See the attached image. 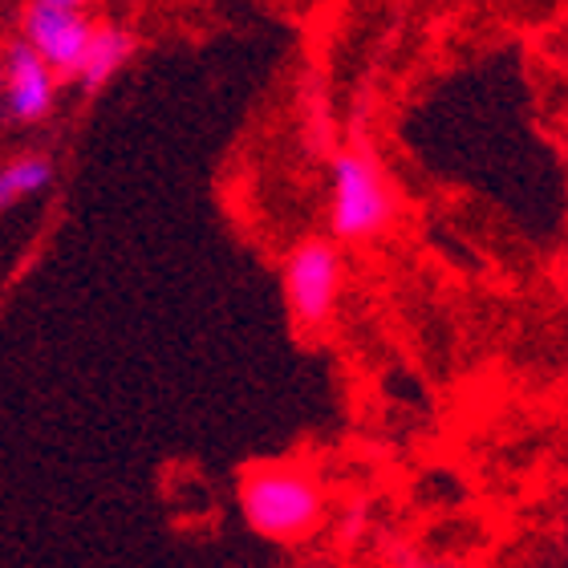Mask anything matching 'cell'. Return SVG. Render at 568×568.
<instances>
[{"instance_id": "7", "label": "cell", "mask_w": 568, "mask_h": 568, "mask_svg": "<svg viewBox=\"0 0 568 568\" xmlns=\"http://www.w3.org/2000/svg\"><path fill=\"white\" fill-rule=\"evenodd\" d=\"M58 175V166L49 154H21V159H12V163L0 166V212L4 207H17L21 200H33L41 191H49Z\"/></svg>"}, {"instance_id": "3", "label": "cell", "mask_w": 568, "mask_h": 568, "mask_svg": "<svg viewBox=\"0 0 568 568\" xmlns=\"http://www.w3.org/2000/svg\"><path fill=\"white\" fill-rule=\"evenodd\" d=\"M342 284H345L342 252L333 248L329 240H301L284 256V273H281L284 305H288V317L301 329H321L337 313Z\"/></svg>"}, {"instance_id": "6", "label": "cell", "mask_w": 568, "mask_h": 568, "mask_svg": "<svg viewBox=\"0 0 568 568\" xmlns=\"http://www.w3.org/2000/svg\"><path fill=\"white\" fill-rule=\"evenodd\" d=\"M134 58V33L122 24H94V37L85 45V58L78 65V82L85 90H102L114 73Z\"/></svg>"}, {"instance_id": "10", "label": "cell", "mask_w": 568, "mask_h": 568, "mask_svg": "<svg viewBox=\"0 0 568 568\" xmlns=\"http://www.w3.org/2000/svg\"><path fill=\"white\" fill-rule=\"evenodd\" d=\"M296 568H325L321 560H305V565H296Z\"/></svg>"}, {"instance_id": "1", "label": "cell", "mask_w": 568, "mask_h": 568, "mask_svg": "<svg viewBox=\"0 0 568 568\" xmlns=\"http://www.w3.org/2000/svg\"><path fill=\"white\" fill-rule=\"evenodd\" d=\"M240 511L256 536L276 545L308 540L325 524V491L317 475L288 463L252 467L240 484Z\"/></svg>"}, {"instance_id": "4", "label": "cell", "mask_w": 568, "mask_h": 568, "mask_svg": "<svg viewBox=\"0 0 568 568\" xmlns=\"http://www.w3.org/2000/svg\"><path fill=\"white\" fill-rule=\"evenodd\" d=\"M94 37V21L82 9H53V4H29L24 9V45L45 61L58 78H78L85 45Z\"/></svg>"}, {"instance_id": "2", "label": "cell", "mask_w": 568, "mask_h": 568, "mask_svg": "<svg viewBox=\"0 0 568 568\" xmlns=\"http://www.w3.org/2000/svg\"><path fill=\"white\" fill-rule=\"evenodd\" d=\"M398 195L369 151H342L329 166V227L337 240H374L394 224Z\"/></svg>"}, {"instance_id": "9", "label": "cell", "mask_w": 568, "mask_h": 568, "mask_svg": "<svg viewBox=\"0 0 568 568\" xmlns=\"http://www.w3.org/2000/svg\"><path fill=\"white\" fill-rule=\"evenodd\" d=\"M33 4H53V9H85L90 0H33Z\"/></svg>"}, {"instance_id": "5", "label": "cell", "mask_w": 568, "mask_h": 568, "mask_svg": "<svg viewBox=\"0 0 568 568\" xmlns=\"http://www.w3.org/2000/svg\"><path fill=\"white\" fill-rule=\"evenodd\" d=\"M0 94H4V110L12 122H41L58 98V73L24 41H17L0 65Z\"/></svg>"}, {"instance_id": "8", "label": "cell", "mask_w": 568, "mask_h": 568, "mask_svg": "<svg viewBox=\"0 0 568 568\" xmlns=\"http://www.w3.org/2000/svg\"><path fill=\"white\" fill-rule=\"evenodd\" d=\"M366 520H369V504H366V499H354V504H349V511H345V520H342V540H345V545H357V536H362Z\"/></svg>"}]
</instances>
